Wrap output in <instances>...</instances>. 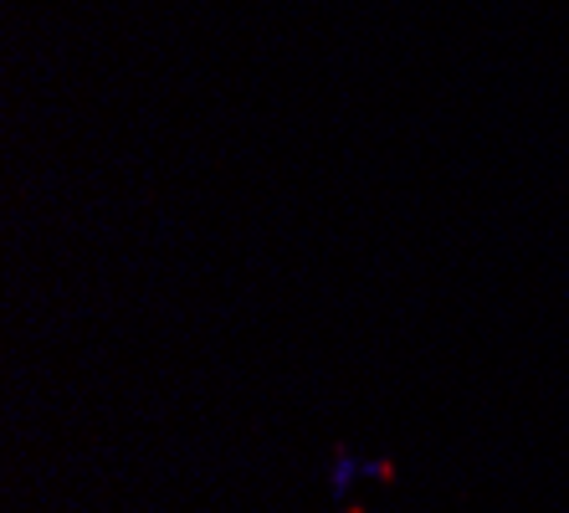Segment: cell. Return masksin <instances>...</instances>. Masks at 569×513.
<instances>
[{
  "instance_id": "obj_1",
  "label": "cell",
  "mask_w": 569,
  "mask_h": 513,
  "mask_svg": "<svg viewBox=\"0 0 569 513\" xmlns=\"http://www.w3.org/2000/svg\"><path fill=\"white\" fill-rule=\"evenodd\" d=\"M390 477H396V462L390 457H370V452H359V447H333L323 487H329L333 503H349L365 483H390Z\"/></svg>"
}]
</instances>
